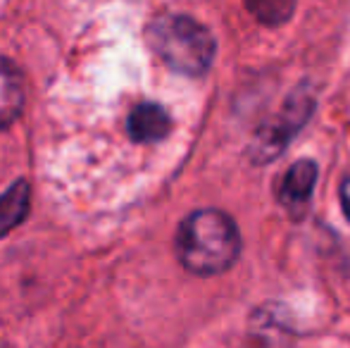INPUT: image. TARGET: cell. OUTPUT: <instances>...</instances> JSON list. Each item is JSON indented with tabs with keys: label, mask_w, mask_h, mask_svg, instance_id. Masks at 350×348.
Wrapping results in <instances>:
<instances>
[{
	"label": "cell",
	"mask_w": 350,
	"mask_h": 348,
	"mask_svg": "<svg viewBox=\"0 0 350 348\" xmlns=\"http://www.w3.org/2000/svg\"><path fill=\"white\" fill-rule=\"evenodd\" d=\"M29 200H31V191L27 181H17L8 193L0 196V237L24 222L29 213Z\"/></svg>",
	"instance_id": "cell-7"
},
{
	"label": "cell",
	"mask_w": 350,
	"mask_h": 348,
	"mask_svg": "<svg viewBox=\"0 0 350 348\" xmlns=\"http://www.w3.org/2000/svg\"><path fill=\"white\" fill-rule=\"evenodd\" d=\"M24 110L22 72L12 60L0 57V131L12 126Z\"/></svg>",
	"instance_id": "cell-6"
},
{
	"label": "cell",
	"mask_w": 350,
	"mask_h": 348,
	"mask_svg": "<svg viewBox=\"0 0 350 348\" xmlns=\"http://www.w3.org/2000/svg\"><path fill=\"white\" fill-rule=\"evenodd\" d=\"M314 184H317V165L312 160H298L295 165H291L288 172L281 176L277 184L279 203L288 208L291 213L303 210L312 196Z\"/></svg>",
	"instance_id": "cell-4"
},
{
	"label": "cell",
	"mask_w": 350,
	"mask_h": 348,
	"mask_svg": "<svg viewBox=\"0 0 350 348\" xmlns=\"http://www.w3.org/2000/svg\"><path fill=\"white\" fill-rule=\"evenodd\" d=\"M248 12L265 27H279L288 22L295 10V0H245Z\"/></svg>",
	"instance_id": "cell-8"
},
{
	"label": "cell",
	"mask_w": 350,
	"mask_h": 348,
	"mask_svg": "<svg viewBox=\"0 0 350 348\" xmlns=\"http://www.w3.org/2000/svg\"><path fill=\"white\" fill-rule=\"evenodd\" d=\"M310 112H312V98L305 96V93L295 91L288 98V103L284 105V112L258 134V160H269L277 153H281L286 144L291 141V136L300 129V126L308 122Z\"/></svg>",
	"instance_id": "cell-3"
},
{
	"label": "cell",
	"mask_w": 350,
	"mask_h": 348,
	"mask_svg": "<svg viewBox=\"0 0 350 348\" xmlns=\"http://www.w3.org/2000/svg\"><path fill=\"white\" fill-rule=\"evenodd\" d=\"M341 203H343V213L350 219V176L341 184Z\"/></svg>",
	"instance_id": "cell-9"
},
{
	"label": "cell",
	"mask_w": 350,
	"mask_h": 348,
	"mask_svg": "<svg viewBox=\"0 0 350 348\" xmlns=\"http://www.w3.org/2000/svg\"><path fill=\"white\" fill-rule=\"evenodd\" d=\"M176 258L198 277H215L231 267L241 256V234L226 213L215 208L196 210L176 232Z\"/></svg>",
	"instance_id": "cell-1"
},
{
	"label": "cell",
	"mask_w": 350,
	"mask_h": 348,
	"mask_svg": "<svg viewBox=\"0 0 350 348\" xmlns=\"http://www.w3.org/2000/svg\"><path fill=\"white\" fill-rule=\"evenodd\" d=\"M150 48L170 70L186 77H200L215 60L217 43L208 27L189 14H165L148 29Z\"/></svg>",
	"instance_id": "cell-2"
},
{
	"label": "cell",
	"mask_w": 350,
	"mask_h": 348,
	"mask_svg": "<svg viewBox=\"0 0 350 348\" xmlns=\"http://www.w3.org/2000/svg\"><path fill=\"white\" fill-rule=\"evenodd\" d=\"M131 141L136 144H155L170 136L172 131V117L157 103H139L131 110L129 122H126Z\"/></svg>",
	"instance_id": "cell-5"
}]
</instances>
